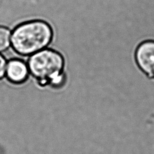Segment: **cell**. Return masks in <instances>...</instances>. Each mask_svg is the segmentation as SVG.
<instances>
[{
  "label": "cell",
  "instance_id": "3957f363",
  "mask_svg": "<svg viewBox=\"0 0 154 154\" xmlns=\"http://www.w3.org/2000/svg\"><path fill=\"white\" fill-rule=\"evenodd\" d=\"M135 60L144 73L154 78V40H145L139 44L135 52Z\"/></svg>",
  "mask_w": 154,
  "mask_h": 154
},
{
  "label": "cell",
  "instance_id": "6da1fadb",
  "mask_svg": "<svg viewBox=\"0 0 154 154\" xmlns=\"http://www.w3.org/2000/svg\"><path fill=\"white\" fill-rule=\"evenodd\" d=\"M52 37V29L46 22L42 20H28L13 29L11 45L19 57H27L48 48Z\"/></svg>",
  "mask_w": 154,
  "mask_h": 154
},
{
  "label": "cell",
  "instance_id": "5b68a950",
  "mask_svg": "<svg viewBox=\"0 0 154 154\" xmlns=\"http://www.w3.org/2000/svg\"><path fill=\"white\" fill-rule=\"evenodd\" d=\"M11 30L0 25V52L7 51L11 45Z\"/></svg>",
  "mask_w": 154,
  "mask_h": 154
},
{
  "label": "cell",
  "instance_id": "8992f818",
  "mask_svg": "<svg viewBox=\"0 0 154 154\" xmlns=\"http://www.w3.org/2000/svg\"><path fill=\"white\" fill-rule=\"evenodd\" d=\"M7 61L5 56L0 54V80L4 78L6 73Z\"/></svg>",
  "mask_w": 154,
  "mask_h": 154
},
{
  "label": "cell",
  "instance_id": "7a4b0ae2",
  "mask_svg": "<svg viewBox=\"0 0 154 154\" xmlns=\"http://www.w3.org/2000/svg\"><path fill=\"white\" fill-rule=\"evenodd\" d=\"M29 74L40 86L61 87L64 82V60L58 52L45 48L28 58Z\"/></svg>",
  "mask_w": 154,
  "mask_h": 154
},
{
  "label": "cell",
  "instance_id": "277c9868",
  "mask_svg": "<svg viewBox=\"0 0 154 154\" xmlns=\"http://www.w3.org/2000/svg\"><path fill=\"white\" fill-rule=\"evenodd\" d=\"M5 75L7 79L13 84L25 82L29 75L26 62L20 58H13L7 61Z\"/></svg>",
  "mask_w": 154,
  "mask_h": 154
}]
</instances>
